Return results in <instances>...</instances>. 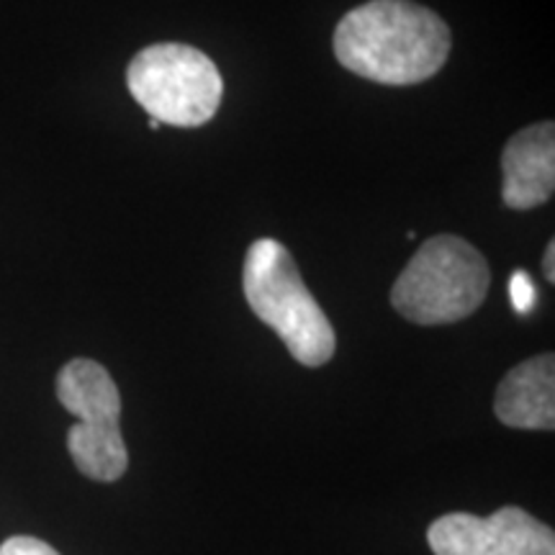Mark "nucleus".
I'll return each mask as SVG.
<instances>
[{
	"instance_id": "1",
	"label": "nucleus",
	"mask_w": 555,
	"mask_h": 555,
	"mask_svg": "<svg viewBox=\"0 0 555 555\" xmlns=\"http://www.w3.org/2000/svg\"><path fill=\"white\" fill-rule=\"evenodd\" d=\"M453 37L448 24L412 0H367L335 29V57L380 86H416L442 69Z\"/></svg>"
},
{
	"instance_id": "2",
	"label": "nucleus",
	"mask_w": 555,
	"mask_h": 555,
	"mask_svg": "<svg viewBox=\"0 0 555 555\" xmlns=\"http://www.w3.org/2000/svg\"><path fill=\"white\" fill-rule=\"evenodd\" d=\"M242 291L255 317L283 339L296 363L307 367L330 363L337 347L335 327L281 242L262 237L249 245Z\"/></svg>"
},
{
	"instance_id": "3",
	"label": "nucleus",
	"mask_w": 555,
	"mask_h": 555,
	"mask_svg": "<svg viewBox=\"0 0 555 555\" xmlns=\"http://www.w3.org/2000/svg\"><path fill=\"white\" fill-rule=\"evenodd\" d=\"M489 262L455 234H435L391 288V304L401 317L422 327L453 324L474 314L489 294Z\"/></svg>"
},
{
	"instance_id": "4",
	"label": "nucleus",
	"mask_w": 555,
	"mask_h": 555,
	"mask_svg": "<svg viewBox=\"0 0 555 555\" xmlns=\"http://www.w3.org/2000/svg\"><path fill=\"white\" fill-rule=\"evenodd\" d=\"M127 86L150 119L183 129L211 121L224 93V82L208 54L178 41L137 52L127 67Z\"/></svg>"
},
{
	"instance_id": "5",
	"label": "nucleus",
	"mask_w": 555,
	"mask_h": 555,
	"mask_svg": "<svg viewBox=\"0 0 555 555\" xmlns=\"http://www.w3.org/2000/svg\"><path fill=\"white\" fill-rule=\"evenodd\" d=\"M57 399L78 420L67 433V450L80 474L101 483L119 481L129 453L119 427L121 397L111 373L95 360H69L57 376Z\"/></svg>"
},
{
	"instance_id": "6",
	"label": "nucleus",
	"mask_w": 555,
	"mask_h": 555,
	"mask_svg": "<svg viewBox=\"0 0 555 555\" xmlns=\"http://www.w3.org/2000/svg\"><path fill=\"white\" fill-rule=\"evenodd\" d=\"M427 543L435 555H555L551 527L519 506H502L491 517L446 515L429 525Z\"/></svg>"
},
{
	"instance_id": "7",
	"label": "nucleus",
	"mask_w": 555,
	"mask_h": 555,
	"mask_svg": "<svg viewBox=\"0 0 555 555\" xmlns=\"http://www.w3.org/2000/svg\"><path fill=\"white\" fill-rule=\"evenodd\" d=\"M504 204L530 211L553 198L555 191V124H532L506 142L502 152Z\"/></svg>"
},
{
	"instance_id": "8",
	"label": "nucleus",
	"mask_w": 555,
	"mask_h": 555,
	"mask_svg": "<svg viewBox=\"0 0 555 555\" xmlns=\"http://www.w3.org/2000/svg\"><path fill=\"white\" fill-rule=\"evenodd\" d=\"M496 420L515 429L555 427V358L535 356L506 373L496 388Z\"/></svg>"
},
{
	"instance_id": "9",
	"label": "nucleus",
	"mask_w": 555,
	"mask_h": 555,
	"mask_svg": "<svg viewBox=\"0 0 555 555\" xmlns=\"http://www.w3.org/2000/svg\"><path fill=\"white\" fill-rule=\"evenodd\" d=\"M0 555H60L52 545H47L44 540L29 538V535H16L9 538L0 545Z\"/></svg>"
},
{
	"instance_id": "10",
	"label": "nucleus",
	"mask_w": 555,
	"mask_h": 555,
	"mask_svg": "<svg viewBox=\"0 0 555 555\" xmlns=\"http://www.w3.org/2000/svg\"><path fill=\"white\" fill-rule=\"evenodd\" d=\"M512 301H515V309L519 314L530 311L532 301H535V288H532L530 275L522 273V270H517V273L512 275Z\"/></svg>"
},
{
	"instance_id": "11",
	"label": "nucleus",
	"mask_w": 555,
	"mask_h": 555,
	"mask_svg": "<svg viewBox=\"0 0 555 555\" xmlns=\"http://www.w3.org/2000/svg\"><path fill=\"white\" fill-rule=\"evenodd\" d=\"M543 273L547 278V283H555V242L551 240L545 247L543 255Z\"/></svg>"
},
{
	"instance_id": "12",
	"label": "nucleus",
	"mask_w": 555,
	"mask_h": 555,
	"mask_svg": "<svg viewBox=\"0 0 555 555\" xmlns=\"http://www.w3.org/2000/svg\"><path fill=\"white\" fill-rule=\"evenodd\" d=\"M147 127H150V129H155V131H157L159 127H163V124H159L157 119H150V121H147Z\"/></svg>"
}]
</instances>
